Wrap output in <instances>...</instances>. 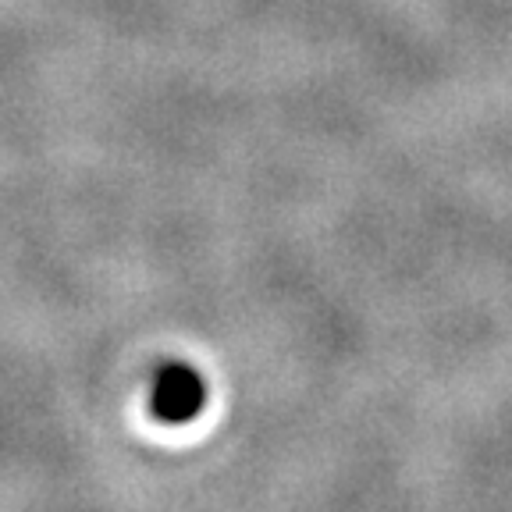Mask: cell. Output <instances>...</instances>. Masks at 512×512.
Listing matches in <instances>:
<instances>
[{
	"label": "cell",
	"instance_id": "6da1fadb",
	"mask_svg": "<svg viewBox=\"0 0 512 512\" xmlns=\"http://www.w3.org/2000/svg\"><path fill=\"white\" fill-rule=\"evenodd\" d=\"M203 402V384L189 374L185 367H175L164 374L157 392V409L171 420H185L196 413V406Z\"/></svg>",
	"mask_w": 512,
	"mask_h": 512
}]
</instances>
